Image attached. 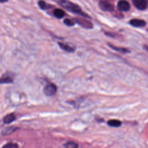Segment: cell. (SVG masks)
Instances as JSON below:
<instances>
[{
	"instance_id": "6da1fadb",
	"label": "cell",
	"mask_w": 148,
	"mask_h": 148,
	"mask_svg": "<svg viewBox=\"0 0 148 148\" xmlns=\"http://www.w3.org/2000/svg\"><path fill=\"white\" fill-rule=\"evenodd\" d=\"M60 5L71 12L80 14L83 17L90 18V17L87 14L84 13L82 11L78 5L70 1H68L66 0H62L60 2Z\"/></svg>"
},
{
	"instance_id": "7a4b0ae2",
	"label": "cell",
	"mask_w": 148,
	"mask_h": 148,
	"mask_svg": "<svg viewBox=\"0 0 148 148\" xmlns=\"http://www.w3.org/2000/svg\"><path fill=\"white\" fill-rule=\"evenodd\" d=\"M57 91V86L53 83L47 84L43 89L44 94L47 96L54 95Z\"/></svg>"
},
{
	"instance_id": "3957f363",
	"label": "cell",
	"mask_w": 148,
	"mask_h": 148,
	"mask_svg": "<svg viewBox=\"0 0 148 148\" xmlns=\"http://www.w3.org/2000/svg\"><path fill=\"white\" fill-rule=\"evenodd\" d=\"M99 6L100 8L103 11L112 12L114 9V6L112 4L105 1H101L99 3Z\"/></svg>"
},
{
	"instance_id": "277c9868",
	"label": "cell",
	"mask_w": 148,
	"mask_h": 148,
	"mask_svg": "<svg viewBox=\"0 0 148 148\" xmlns=\"http://www.w3.org/2000/svg\"><path fill=\"white\" fill-rule=\"evenodd\" d=\"M117 7L119 9L122 11H128L130 9V5L129 3L125 0L119 1L117 3Z\"/></svg>"
},
{
	"instance_id": "5b68a950",
	"label": "cell",
	"mask_w": 148,
	"mask_h": 148,
	"mask_svg": "<svg viewBox=\"0 0 148 148\" xmlns=\"http://www.w3.org/2000/svg\"><path fill=\"white\" fill-rule=\"evenodd\" d=\"M134 6L139 10H144L147 8V3L145 0H132Z\"/></svg>"
},
{
	"instance_id": "8992f818",
	"label": "cell",
	"mask_w": 148,
	"mask_h": 148,
	"mask_svg": "<svg viewBox=\"0 0 148 148\" xmlns=\"http://www.w3.org/2000/svg\"><path fill=\"white\" fill-rule=\"evenodd\" d=\"M130 24L135 27H143L145 26L146 22L143 20L134 18L130 20Z\"/></svg>"
},
{
	"instance_id": "52a82bcc",
	"label": "cell",
	"mask_w": 148,
	"mask_h": 148,
	"mask_svg": "<svg viewBox=\"0 0 148 148\" xmlns=\"http://www.w3.org/2000/svg\"><path fill=\"white\" fill-rule=\"evenodd\" d=\"M13 77L11 74L5 73L0 78V84L2 83H11L13 82Z\"/></svg>"
},
{
	"instance_id": "ba28073f",
	"label": "cell",
	"mask_w": 148,
	"mask_h": 148,
	"mask_svg": "<svg viewBox=\"0 0 148 148\" xmlns=\"http://www.w3.org/2000/svg\"><path fill=\"white\" fill-rule=\"evenodd\" d=\"M16 119V117L13 113H10L6 115L3 118V122L5 124H9L14 121Z\"/></svg>"
},
{
	"instance_id": "9c48e42d",
	"label": "cell",
	"mask_w": 148,
	"mask_h": 148,
	"mask_svg": "<svg viewBox=\"0 0 148 148\" xmlns=\"http://www.w3.org/2000/svg\"><path fill=\"white\" fill-rule=\"evenodd\" d=\"M77 22L80 24L82 26L87 28H92V25L91 23L86 20H83V19H76Z\"/></svg>"
},
{
	"instance_id": "30bf717a",
	"label": "cell",
	"mask_w": 148,
	"mask_h": 148,
	"mask_svg": "<svg viewBox=\"0 0 148 148\" xmlns=\"http://www.w3.org/2000/svg\"><path fill=\"white\" fill-rule=\"evenodd\" d=\"M53 14L58 18H61L65 15V13L61 9H56L53 11Z\"/></svg>"
},
{
	"instance_id": "8fae6325",
	"label": "cell",
	"mask_w": 148,
	"mask_h": 148,
	"mask_svg": "<svg viewBox=\"0 0 148 148\" xmlns=\"http://www.w3.org/2000/svg\"><path fill=\"white\" fill-rule=\"evenodd\" d=\"M18 128L15 127H9L8 128H6L2 132V134L3 135H10L14 132H15Z\"/></svg>"
},
{
	"instance_id": "7c38bea8",
	"label": "cell",
	"mask_w": 148,
	"mask_h": 148,
	"mask_svg": "<svg viewBox=\"0 0 148 148\" xmlns=\"http://www.w3.org/2000/svg\"><path fill=\"white\" fill-rule=\"evenodd\" d=\"M58 44L61 49H62V50H64L66 51H68V52H73L74 51L75 49L71 47V46H68L66 44H65L63 43H60V42H58Z\"/></svg>"
},
{
	"instance_id": "4fadbf2b",
	"label": "cell",
	"mask_w": 148,
	"mask_h": 148,
	"mask_svg": "<svg viewBox=\"0 0 148 148\" xmlns=\"http://www.w3.org/2000/svg\"><path fill=\"white\" fill-rule=\"evenodd\" d=\"M107 123H108V124L109 126L113 127H120L121 125V122L120 120H114V119L109 120L108 121Z\"/></svg>"
},
{
	"instance_id": "5bb4252c",
	"label": "cell",
	"mask_w": 148,
	"mask_h": 148,
	"mask_svg": "<svg viewBox=\"0 0 148 148\" xmlns=\"http://www.w3.org/2000/svg\"><path fill=\"white\" fill-rule=\"evenodd\" d=\"M109 47H111L112 49H113V50H116V51H119L120 53H128L129 52V50L125 48H123V47H117L116 46H114L111 44H108Z\"/></svg>"
},
{
	"instance_id": "9a60e30c",
	"label": "cell",
	"mask_w": 148,
	"mask_h": 148,
	"mask_svg": "<svg viewBox=\"0 0 148 148\" xmlns=\"http://www.w3.org/2000/svg\"><path fill=\"white\" fill-rule=\"evenodd\" d=\"M39 6V7L42 9H47L48 8H49V5H47L46 2H45L44 1H39L38 2Z\"/></svg>"
},
{
	"instance_id": "2e32d148",
	"label": "cell",
	"mask_w": 148,
	"mask_h": 148,
	"mask_svg": "<svg viewBox=\"0 0 148 148\" xmlns=\"http://www.w3.org/2000/svg\"><path fill=\"white\" fill-rule=\"evenodd\" d=\"M64 146L66 147H69V148H75L78 146L77 143L73 142H68Z\"/></svg>"
},
{
	"instance_id": "e0dca14e",
	"label": "cell",
	"mask_w": 148,
	"mask_h": 148,
	"mask_svg": "<svg viewBox=\"0 0 148 148\" xmlns=\"http://www.w3.org/2000/svg\"><path fill=\"white\" fill-rule=\"evenodd\" d=\"M64 23L65 24H66L68 26H73L75 24V23L73 21H72L71 19L69 18H65L64 20Z\"/></svg>"
},
{
	"instance_id": "ac0fdd59",
	"label": "cell",
	"mask_w": 148,
	"mask_h": 148,
	"mask_svg": "<svg viewBox=\"0 0 148 148\" xmlns=\"http://www.w3.org/2000/svg\"><path fill=\"white\" fill-rule=\"evenodd\" d=\"M3 147H5V148H16V147H18V145L16 143H8L6 145L3 146Z\"/></svg>"
},
{
	"instance_id": "d6986e66",
	"label": "cell",
	"mask_w": 148,
	"mask_h": 148,
	"mask_svg": "<svg viewBox=\"0 0 148 148\" xmlns=\"http://www.w3.org/2000/svg\"><path fill=\"white\" fill-rule=\"evenodd\" d=\"M144 48L148 51V46H144Z\"/></svg>"
},
{
	"instance_id": "ffe728a7",
	"label": "cell",
	"mask_w": 148,
	"mask_h": 148,
	"mask_svg": "<svg viewBox=\"0 0 148 148\" xmlns=\"http://www.w3.org/2000/svg\"><path fill=\"white\" fill-rule=\"evenodd\" d=\"M8 1V0H0V2H5Z\"/></svg>"
}]
</instances>
